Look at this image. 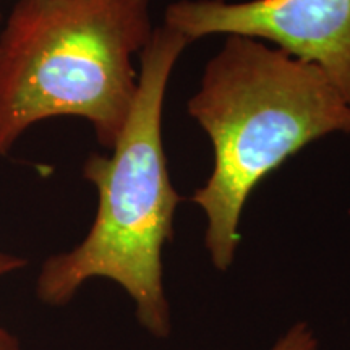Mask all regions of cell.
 <instances>
[{
  "label": "cell",
  "mask_w": 350,
  "mask_h": 350,
  "mask_svg": "<svg viewBox=\"0 0 350 350\" xmlns=\"http://www.w3.org/2000/svg\"><path fill=\"white\" fill-rule=\"evenodd\" d=\"M187 109L214 150L213 172L191 201L206 214L213 265L227 271L258 183L306 144L350 133V106L314 65L258 39L227 36Z\"/></svg>",
  "instance_id": "obj_1"
},
{
  "label": "cell",
  "mask_w": 350,
  "mask_h": 350,
  "mask_svg": "<svg viewBox=\"0 0 350 350\" xmlns=\"http://www.w3.org/2000/svg\"><path fill=\"white\" fill-rule=\"evenodd\" d=\"M190 44L167 26L152 31L139 54L133 107L112 154H91L83 165L85 178L98 188V216L77 248L44 262L38 279L41 300L67 304L88 279L107 278L129 292L139 323L152 336H169L163 248L174 239L182 196L169 177L163 107L174 65Z\"/></svg>",
  "instance_id": "obj_2"
},
{
  "label": "cell",
  "mask_w": 350,
  "mask_h": 350,
  "mask_svg": "<svg viewBox=\"0 0 350 350\" xmlns=\"http://www.w3.org/2000/svg\"><path fill=\"white\" fill-rule=\"evenodd\" d=\"M152 31L150 0H18L0 33V157L52 117H81L112 150Z\"/></svg>",
  "instance_id": "obj_3"
},
{
  "label": "cell",
  "mask_w": 350,
  "mask_h": 350,
  "mask_svg": "<svg viewBox=\"0 0 350 350\" xmlns=\"http://www.w3.org/2000/svg\"><path fill=\"white\" fill-rule=\"evenodd\" d=\"M164 26L191 42L211 34L273 42L321 70L350 106V0H180Z\"/></svg>",
  "instance_id": "obj_4"
},
{
  "label": "cell",
  "mask_w": 350,
  "mask_h": 350,
  "mask_svg": "<svg viewBox=\"0 0 350 350\" xmlns=\"http://www.w3.org/2000/svg\"><path fill=\"white\" fill-rule=\"evenodd\" d=\"M271 350H318V340L306 323H297Z\"/></svg>",
  "instance_id": "obj_5"
},
{
  "label": "cell",
  "mask_w": 350,
  "mask_h": 350,
  "mask_svg": "<svg viewBox=\"0 0 350 350\" xmlns=\"http://www.w3.org/2000/svg\"><path fill=\"white\" fill-rule=\"evenodd\" d=\"M25 265L26 261L23 258L15 256V255H7V253H0V275L23 268Z\"/></svg>",
  "instance_id": "obj_6"
},
{
  "label": "cell",
  "mask_w": 350,
  "mask_h": 350,
  "mask_svg": "<svg viewBox=\"0 0 350 350\" xmlns=\"http://www.w3.org/2000/svg\"><path fill=\"white\" fill-rule=\"evenodd\" d=\"M0 350H18L15 338H12L7 331L0 327Z\"/></svg>",
  "instance_id": "obj_7"
}]
</instances>
